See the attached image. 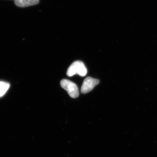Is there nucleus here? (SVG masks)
<instances>
[{
  "label": "nucleus",
  "mask_w": 157,
  "mask_h": 157,
  "mask_svg": "<svg viewBox=\"0 0 157 157\" xmlns=\"http://www.w3.org/2000/svg\"><path fill=\"white\" fill-rule=\"evenodd\" d=\"M61 87L67 91L71 98H76L79 96L78 86L75 83L68 79H62L60 82Z\"/></svg>",
  "instance_id": "f03ea898"
},
{
  "label": "nucleus",
  "mask_w": 157,
  "mask_h": 157,
  "mask_svg": "<svg viewBox=\"0 0 157 157\" xmlns=\"http://www.w3.org/2000/svg\"><path fill=\"white\" fill-rule=\"evenodd\" d=\"M39 0H15L14 3L16 6L21 8L29 7L38 5Z\"/></svg>",
  "instance_id": "20e7f679"
},
{
  "label": "nucleus",
  "mask_w": 157,
  "mask_h": 157,
  "mask_svg": "<svg viewBox=\"0 0 157 157\" xmlns=\"http://www.w3.org/2000/svg\"><path fill=\"white\" fill-rule=\"evenodd\" d=\"M87 73V69L84 63L80 61H76L73 62L68 68L67 75L70 77L78 74L80 76H84L86 75Z\"/></svg>",
  "instance_id": "f257e3e1"
},
{
  "label": "nucleus",
  "mask_w": 157,
  "mask_h": 157,
  "mask_svg": "<svg viewBox=\"0 0 157 157\" xmlns=\"http://www.w3.org/2000/svg\"><path fill=\"white\" fill-rule=\"evenodd\" d=\"M10 86V85L8 82L0 81V98L6 94Z\"/></svg>",
  "instance_id": "39448f33"
},
{
  "label": "nucleus",
  "mask_w": 157,
  "mask_h": 157,
  "mask_svg": "<svg viewBox=\"0 0 157 157\" xmlns=\"http://www.w3.org/2000/svg\"><path fill=\"white\" fill-rule=\"evenodd\" d=\"M99 80L96 78L87 77L83 81L81 89L82 94H86L90 92L96 86L99 84Z\"/></svg>",
  "instance_id": "7ed1b4c3"
}]
</instances>
